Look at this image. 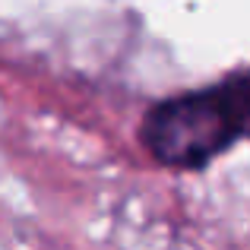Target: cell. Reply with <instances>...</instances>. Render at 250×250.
<instances>
[{
	"mask_svg": "<svg viewBox=\"0 0 250 250\" xmlns=\"http://www.w3.org/2000/svg\"><path fill=\"white\" fill-rule=\"evenodd\" d=\"M140 136L146 152L162 165L206 168L234 143L250 140V70L159 102L143 117Z\"/></svg>",
	"mask_w": 250,
	"mask_h": 250,
	"instance_id": "cell-1",
	"label": "cell"
}]
</instances>
